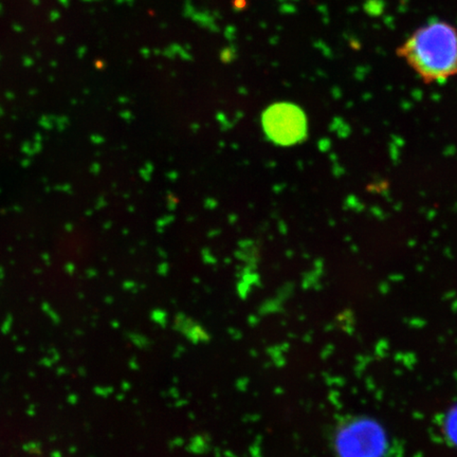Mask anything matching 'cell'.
I'll use <instances>...</instances> for the list:
<instances>
[{"label": "cell", "instance_id": "1", "mask_svg": "<svg viewBox=\"0 0 457 457\" xmlns=\"http://www.w3.org/2000/svg\"><path fill=\"white\" fill-rule=\"evenodd\" d=\"M400 57L427 82H441L457 74V30L437 21L418 28L398 49Z\"/></svg>", "mask_w": 457, "mask_h": 457}, {"label": "cell", "instance_id": "2", "mask_svg": "<svg viewBox=\"0 0 457 457\" xmlns=\"http://www.w3.org/2000/svg\"><path fill=\"white\" fill-rule=\"evenodd\" d=\"M334 448L338 457H381L386 450V435L373 420L354 417L339 424Z\"/></svg>", "mask_w": 457, "mask_h": 457}, {"label": "cell", "instance_id": "3", "mask_svg": "<svg viewBox=\"0 0 457 457\" xmlns=\"http://www.w3.org/2000/svg\"><path fill=\"white\" fill-rule=\"evenodd\" d=\"M262 123L267 137L282 146L296 144L306 137V115L292 103L273 104L262 114Z\"/></svg>", "mask_w": 457, "mask_h": 457}]
</instances>
